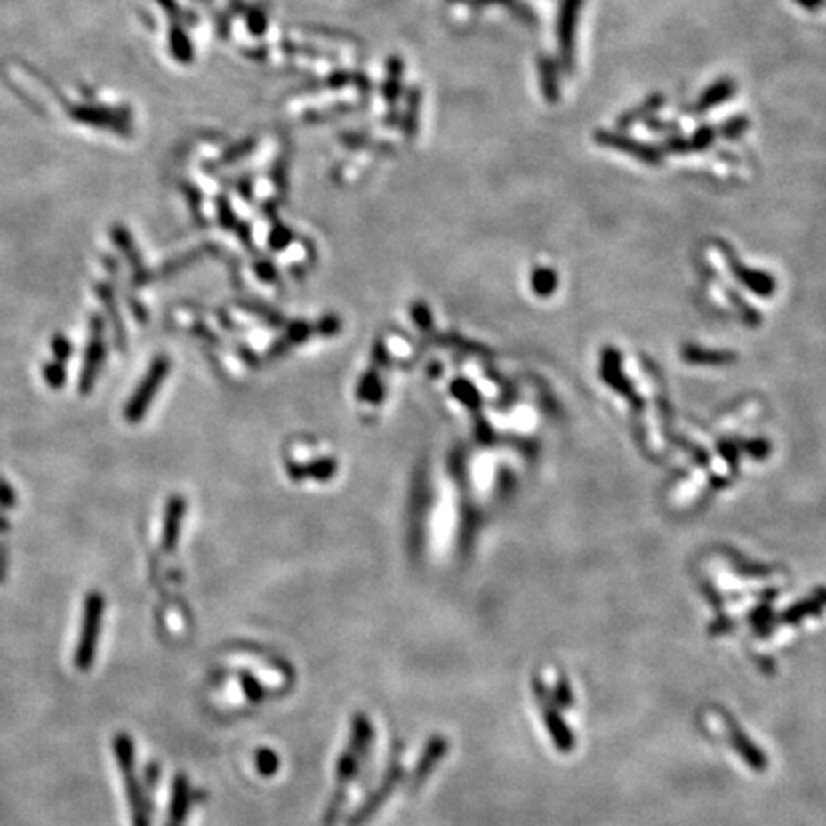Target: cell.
Returning <instances> with one entry per match:
<instances>
[{
	"instance_id": "6da1fadb",
	"label": "cell",
	"mask_w": 826,
	"mask_h": 826,
	"mask_svg": "<svg viewBox=\"0 0 826 826\" xmlns=\"http://www.w3.org/2000/svg\"><path fill=\"white\" fill-rule=\"evenodd\" d=\"M101 616H104V597H101V593L98 591H91L86 595V601H84L83 630H81L79 645H77V649H75V656H73L75 666L83 671L94 664Z\"/></svg>"
},
{
	"instance_id": "7a4b0ae2",
	"label": "cell",
	"mask_w": 826,
	"mask_h": 826,
	"mask_svg": "<svg viewBox=\"0 0 826 826\" xmlns=\"http://www.w3.org/2000/svg\"><path fill=\"white\" fill-rule=\"evenodd\" d=\"M581 4H583V0H561V6H558L557 44H558V58H561V63L566 71L574 69L576 28H578V16H580Z\"/></svg>"
},
{
	"instance_id": "3957f363",
	"label": "cell",
	"mask_w": 826,
	"mask_h": 826,
	"mask_svg": "<svg viewBox=\"0 0 826 826\" xmlns=\"http://www.w3.org/2000/svg\"><path fill=\"white\" fill-rule=\"evenodd\" d=\"M595 142L599 146H603V148L622 151L624 156H630V157L638 159V161H641L645 164H651V167L662 163V157H664L662 149H660V148L639 142V140H635V138H631V136H628L624 132H620V131H599V132H595Z\"/></svg>"
},
{
	"instance_id": "277c9868",
	"label": "cell",
	"mask_w": 826,
	"mask_h": 826,
	"mask_svg": "<svg viewBox=\"0 0 826 826\" xmlns=\"http://www.w3.org/2000/svg\"><path fill=\"white\" fill-rule=\"evenodd\" d=\"M116 756H117L121 771L126 774V792H129L134 826H148V813H146L142 790H140L138 781H134L132 777V759H134L132 742L126 734H119L116 739Z\"/></svg>"
},
{
	"instance_id": "5b68a950",
	"label": "cell",
	"mask_w": 826,
	"mask_h": 826,
	"mask_svg": "<svg viewBox=\"0 0 826 826\" xmlns=\"http://www.w3.org/2000/svg\"><path fill=\"white\" fill-rule=\"evenodd\" d=\"M106 358V349H104V317L100 314H94L91 320V342H88L86 356H84V364H83V372L79 379V392L88 394L94 389L96 377L101 370V364H104Z\"/></svg>"
},
{
	"instance_id": "8992f818",
	"label": "cell",
	"mask_w": 826,
	"mask_h": 826,
	"mask_svg": "<svg viewBox=\"0 0 826 826\" xmlns=\"http://www.w3.org/2000/svg\"><path fill=\"white\" fill-rule=\"evenodd\" d=\"M164 373H167V364H164V360H157L154 365H151V370L146 375L144 383L138 387V390L134 392V397L131 398L129 405H126L124 415H126V419H129V421L134 423V421H140V419H142V415L148 410L151 398H154V394L157 392V389L161 385Z\"/></svg>"
},
{
	"instance_id": "52a82bcc",
	"label": "cell",
	"mask_w": 826,
	"mask_h": 826,
	"mask_svg": "<svg viewBox=\"0 0 826 826\" xmlns=\"http://www.w3.org/2000/svg\"><path fill=\"white\" fill-rule=\"evenodd\" d=\"M734 91H736V83L733 79H729V77L718 79L716 83H711L706 88V91L701 94V98L696 100L693 113H696V116H702V113L714 109L716 106L723 104V101H727L729 98H733Z\"/></svg>"
},
{
	"instance_id": "ba28073f",
	"label": "cell",
	"mask_w": 826,
	"mask_h": 826,
	"mask_svg": "<svg viewBox=\"0 0 826 826\" xmlns=\"http://www.w3.org/2000/svg\"><path fill=\"white\" fill-rule=\"evenodd\" d=\"M664 96L662 94H653L646 98L643 104H639L638 108H633L626 113H622V116L618 117V131H626L630 129V126L633 124H639V123H646V121H651L656 113L662 109L664 106Z\"/></svg>"
},
{
	"instance_id": "9c48e42d",
	"label": "cell",
	"mask_w": 826,
	"mask_h": 826,
	"mask_svg": "<svg viewBox=\"0 0 826 826\" xmlns=\"http://www.w3.org/2000/svg\"><path fill=\"white\" fill-rule=\"evenodd\" d=\"M540 75H541V91L548 101L558 100V79H557V68L553 60L541 58L540 60Z\"/></svg>"
},
{
	"instance_id": "30bf717a",
	"label": "cell",
	"mask_w": 826,
	"mask_h": 826,
	"mask_svg": "<svg viewBox=\"0 0 826 826\" xmlns=\"http://www.w3.org/2000/svg\"><path fill=\"white\" fill-rule=\"evenodd\" d=\"M716 138H718V131L714 129V126H698V129L693 132V136L689 138L691 151L708 149L711 144L716 142Z\"/></svg>"
},
{
	"instance_id": "8fae6325",
	"label": "cell",
	"mask_w": 826,
	"mask_h": 826,
	"mask_svg": "<svg viewBox=\"0 0 826 826\" xmlns=\"http://www.w3.org/2000/svg\"><path fill=\"white\" fill-rule=\"evenodd\" d=\"M43 377H44V381H46V385H48V387H52V389H63V385H66V381H68L66 365L60 364V362L44 364V365H43Z\"/></svg>"
},
{
	"instance_id": "7c38bea8",
	"label": "cell",
	"mask_w": 826,
	"mask_h": 826,
	"mask_svg": "<svg viewBox=\"0 0 826 826\" xmlns=\"http://www.w3.org/2000/svg\"><path fill=\"white\" fill-rule=\"evenodd\" d=\"M748 126H750L748 119L742 117V116H739V117H731V119H727L726 123H723V124L719 126V131H718V132H719L723 138H726V140H739L741 136H744V132L748 131Z\"/></svg>"
},
{
	"instance_id": "4fadbf2b",
	"label": "cell",
	"mask_w": 826,
	"mask_h": 826,
	"mask_svg": "<svg viewBox=\"0 0 826 826\" xmlns=\"http://www.w3.org/2000/svg\"><path fill=\"white\" fill-rule=\"evenodd\" d=\"M662 154H673V156H685V154H689L691 151V144H689V138H683V136H670L664 140V144H662Z\"/></svg>"
},
{
	"instance_id": "5bb4252c",
	"label": "cell",
	"mask_w": 826,
	"mask_h": 826,
	"mask_svg": "<svg viewBox=\"0 0 826 826\" xmlns=\"http://www.w3.org/2000/svg\"><path fill=\"white\" fill-rule=\"evenodd\" d=\"M50 347H52V352L56 356V362L66 364L71 358L73 345L69 342V339H66L63 335H54L52 342H50Z\"/></svg>"
},
{
	"instance_id": "9a60e30c",
	"label": "cell",
	"mask_w": 826,
	"mask_h": 826,
	"mask_svg": "<svg viewBox=\"0 0 826 826\" xmlns=\"http://www.w3.org/2000/svg\"><path fill=\"white\" fill-rule=\"evenodd\" d=\"M646 126H649V131L660 132V134L678 131V124H676V123H670V121H656V119H651L649 123H646Z\"/></svg>"
},
{
	"instance_id": "2e32d148",
	"label": "cell",
	"mask_w": 826,
	"mask_h": 826,
	"mask_svg": "<svg viewBox=\"0 0 826 826\" xmlns=\"http://www.w3.org/2000/svg\"><path fill=\"white\" fill-rule=\"evenodd\" d=\"M16 501V495L12 492L3 480H0V503H4L6 507H12Z\"/></svg>"
},
{
	"instance_id": "e0dca14e",
	"label": "cell",
	"mask_w": 826,
	"mask_h": 826,
	"mask_svg": "<svg viewBox=\"0 0 826 826\" xmlns=\"http://www.w3.org/2000/svg\"><path fill=\"white\" fill-rule=\"evenodd\" d=\"M794 3L809 12H817L826 4V0H794Z\"/></svg>"
}]
</instances>
